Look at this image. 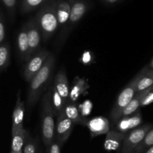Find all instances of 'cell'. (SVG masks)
Wrapping results in <instances>:
<instances>
[{"instance_id":"6da1fadb","label":"cell","mask_w":153,"mask_h":153,"mask_svg":"<svg viewBox=\"0 0 153 153\" xmlns=\"http://www.w3.org/2000/svg\"><path fill=\"white\" fill-rule=\"evenodd\" d=\"M55 66V58L53 54L50 53L44 64L35 76L28 82V90L27 94V108L28 111H31L37 104L40 97L49 85L54 69Z\"/></svg>"},{"instance_id":"7a4b0ae2","label":"cell","mask_w":153,"mask_h":153,"mask_svg":"<svg viewBox=\"0 0 153 153\" xmlns=\"http://www.w3.org/2000/svg\"><path fill=\"white\" fill-rule=\"evenodd\" d=\"M56 1L57 0H48L38 9L34 16L44 42L48 41L59 28L56 13Z\"/></svg>"},{"instance_id":"3957f363","label":"cell","mask_w":153,"mask_h":153,"mask_svg":"<svg viewBox=\"0 0 153 153\" xmlns=\"http://www.w3.org/2000/svg\"><path fill=\"white\" fill-rule=\"evenodd\" d=\"M51 85L46 94L42 99L41 109V135L43 142L46 148L55 139V109L51 99Z\"/></svg>"},{"instance_id":"277c9868","label":"cell","mask_w":153,"mask_h":153,"mask_svg":"<svg viewBox=\"0 0 153 153\" xmlns=\"http://www.w3.org/2000/svg\"><path fill=\"white\" fill-rule=\"evenodd\" d=\"M149 69V67L148 66H146L143 70H140V73L136 75L135 77L127 85V86L120 94L119 97L117 99L116 102L114 105L110 113V118L111 119L113 124L121 117L123 110L129 103L134 94H136V86H137V82L141 78V76L144 74L145 72Z\"/></svg>"},{"instance_id":"5b68a950","label":"cell","mask_w":153,"mask_h":153,"mask_svg":"<svg viewBox=\"0 0 153 153\" xmlns=\"http://www.w3.org/2000/svg\"><path fill=\"white\" fill-rule=\"evenodd\" d=\"M68 1L70 6V16L65 31L60 39L61 44H63L67 40L72 30L83 18L88 10V3L84 0H68Z\"/></svg>"},{"instance_id":"8992f818","label":"cell","mask_w":153,"mask_h":153,"mask_svg":"<svg viewBox=\"0 0 153 153\" xmlns=\"http://www.w3.org/2000/svg\"><path fill=\"white\" fill-rule=\"evenodd\" d=\"M152 125L150 123L138 126L126 133V137L121 145V153H131L138 146L144 138L146 133L151 129Z\"/></svg>"},{"instance_id":"52a82bcc","label":"cell","mask_w":153,"mask_h":153,"mask_svg":"<svg viewBox=\"0 0 153 153\" xmlns=\"http://www.w3.org/2000/svg\"><path fill=\"white\" fill-rule=\"evenodd\" d=\"M50 53L51 52L46 49H40L27 61L24 67L23 78L28 83L41 69Z\"/></svg>"},{"instance_id":"ba28073f","label":"cell","mask_w":153,"mask_h":153,"mask_svg":"<svg viewBox=\"0 0 153 153\" xmlns=\"http://www.w3.org/2000/svg\"><path fill=\"white\" fill-rule=\"evenodd\" d=\"M74 126L75 124L67 117L64 110L57 115L55 128V140H56L61 146L65 143L69 139Z\"/></svg>"},{"instance_id":"9c48e42d","label":"cell","mask_w":153,"mask_h":153,"mask_svg":"<svg viewBox=\"0 0 153 153\" xmlns=\"http://www.w3.org/2000/svg\"><path fill=\"white\" fill-rule=\"evenodd\" d=\"M25 25L29 45L30 55L31 57L40 49V43L43 40L42 34L34 17L31 18Z\"/></svg>"},{"instance_id":"30bf717a","label":"cell","mask_w":153,"mask_h":153,"mask_svg":"<svg viewBox=\"0 0 153 153\" xmlns=\"http://www.w3.org/2000/svg\"><path fill=\"white\" fill-rule=\"evenodd\" d=\"M143 119L140 110L136 111L132 114L122 117L113 124L114 129L123 133H127L137 128L141 124Z\"/></svg>"},{"instance_id":"8fae6325","label":"cell","mask_w":153,"mask_h":153,"mask_svg":"<svg viewBox=\"0 0 153 153\" xmlns=\"http://www.w3.org/2000/svg\"><path fill=\"white\" fill-rule=\"evenodd\" d=\"M25 111V102L21 100L20 90H19L18 91L17 97H16V105H15L14 110L13 111V115H12V134L25 129L23 126Z\"/></svg>"},{"instance_id":"7c38bea8","label":"cell","mask_w":153,"mask_h":153,"mask_svg":"<svg viewBox=\"0 0 153 153\" xmlns=\"http://www.w3.org/2000/svg\"><path fill=\"white\" fill-rule=\"evenodd\" d=\"M16 43L19 59L22 62L26 63L31 58V55H30V49L28 37H27L25 25H22V27H21L19 29L17 37H16Z\"/></svg>"},{"instance_id":"4fadbf2b","label":"cell","mask_w":153,"mask_h":153,"mask_svg":"<svg viewBox=\"0 0 153 153\" xmlns=\"http://www.w3.org/2000/svg\"><path fill=\"white\" fill-rule=\"evenodd\" d=\"M53 85L67 104L70 97V86L65 68L62 67L55 76Z\"/></svg>"},{"instance_id":"5bb4252c","label":"cell","mask_w":153,"mask_h":153,"mask_svg":"<svg viewBox=\"0 0 153 153\" xmlns=\"http://www.w3.org/2000/svg\"><path fill=\"white\" fill-rule=\"evenodd\" d=\"M86 126L90 130L92 138L101 134H107L110 130L108 120L103 117H97L90 120L87 123Z\"/></svg>"},{"instance_id":"9a60e30c","label":"cell","mask_w":153,"mask_h":153,"mask_svg":"<svg viewBox=\"0 0 153 153\" xmlns=\"http://www.w3.org/2000/svg\"><path fill=\"white\" fill-rule=\"evenodd\" d=\"M70 6L69 1L67 0H57L56 1V13L58 18L59 28L61 29V37L64 34L67 28L70 16Z\"/></svg>"},{"instance_id":"2e32d148","label":"cell","mask_w":153,"mask_h":153,"mask_svg":"<svg viewBox=\"0 0 153 153\" xmlns=\"http://www.w3.org/2000/svg\"><path fill=\"white\" fill-rule=\"evenodd\" d=\"M126 134V133L120 132L115 129L109 130L106 134V138L105 140V149L108 152L118 150L121 147Z\"/></svg>"},{"instance_id":"e0dca14e","label":"cell","mask_w":153,"mask_h":153,"mask_svg":"<svg viewBox=\"0 0 153 153\" xmlns=\"http://www.w3.org/2000/svg\"><path fill=\"white\" fill-rule=\"evenodd\" d=\"M66 115L67 117L76 125V124H79V125L86 126L88 120L87 118L84 117L80 114L78 109L76 102H72L69 100L65 105L64 108Z\"/></svg>"},{"instance_id":"ac0fdd59","label":"cell","mask_w":153,"mask_h":153,"mask_svg":"<svg viewBox=\"0 0 153 153\" xmlns=\"http://www.w3.org/2000/svg\"><path fill=\"white\" fill-rule=\"evenodd\" d=\"M152 88V86L147 88V89L144 90V91L136 93V94H134V97H133V98L131 99V101L129 102V103H128V104L126 106L125 108L123 110L121 117H126L134 113L136 111L138 110L139 108L140 107V102H141L143 97H144Z\"/></svg>"},{"instance_id":"d6986e66","label":"cell","mask_w":153,"mask_h":153,"mask_svg":"<svg viewBox=\"0 0 153 153\" xmlns=\"http://www.w3.org/2000/svg\"><path fill=\"white\" fill-rule=\"evenodd\" d=\"M10 63V47L8 42L0 44V72L6 70Z\"/></svg>"},{"instance_id":"ffe728a7","label":"cell","mask_w":153,"mask_h":153,"mask_svg":"<svg viewBox=\"0 0 153 153\" xmlns=\"http://www.w3.org/2000/svg\"><path fill=\"white\" fill-rule=\"evenodd\" d=\"M48 0H21L20 10L21 14L30 13L40 8Z\"/></svg>"},{"instance_id":"44dd1931","label":"cell","mask_w":153,"mask_h":153,"mask_svg":"<svg viewBox=\"0 0 153 153\" xmlns=\"http://www.w3.org/2000/svg\"><path fill=\"white\" fill-rule=\"evenodd\" d=\"M27 131V130L24 129L12 134L11 152H19L22 150Z\"/></svg>"},{"instance_id":"7402d4cb","label":"cell","mask_w":153,"mask_h":153,"mask_svg":"<svg viewBox=\"0 0 153 153\" xmlns=\"http://www.w3.org/2000/svg\"><path fill=\"white\" fill-rule=\"evenodd\" d=\"M153 85V69L147 70L137 83L136 93L143 91Z\"/></svg>"},{"instance_id":"603a6c76","label":"cell","mask_w":153,"mask_h":153,"mask_svg":"<svg viewBox=\"0 0 153 153\" xmlns=\"http://www.w3.org/2000/svg\"><path fill=\"white\" fill-rule=\"evenodd\" d=\"M51 99H52V105H53L54 109H55V114L57 115L59 113H61L62 111L64 110L65 108L66 103L61 97L57 90L55 89L54 87L53 84H51Z\"/></svg>"},{"instance_id":"cb8c5ba5","label":"cell","mask_w":153,"mask_h":153,"mask_svg":"<svg viewBox=\"0 0 153 153\" xmlns=\"http://www.w3.org/2000/svg\"><path fill=\"white\" fill-rule=\"evenodd\" d=\"M88 85L83 79H77V82L75 83L72 91L70 92V97L69 100L76 102L77 101L78 98L80 97L82 94H83L84 91L88 88Z\"/></svg>"},{"instance_id":"d4e9b609","label":"cell","mask_w":153,"mask_h":153,"mask_svg":"<svg viewBox=\"0 0 153 153\" xmlns=\"http://www.w3.org/2000/svg\"><path fill=\"white\" fill-rule=\"evenodd\" d=\"M153 145V128L146 133L144 138L131 153H143Z\"/></svg>"},{"instance_id":"484cf974","label":"cell","mask_w":153,"mask_h":153,"mask_svg":"<svg viewBox=\"0 0 153 153\" xmlns=\"http://www.w3.org/2000/svg\"><path fill=\"white\" fill-rule=\"evenodd\" d=\"M37 141L27 131L25 143L22 148V153H37Z\"/></svg>"},{"instance_id":"4316f807","label":"cell","mask_w":153,"mask_h":153,"mask_svg":"<svg viewBox=\"0 0 153 153\" xmlns=\"http://www.w3.org/2000/svg\"><path fill=\"white\" fill-rule=\"evenodd\" d=\"M0 1L5 7L10 22H13L15 19V15H16L17 0H0Z\"/></svg>"},{"instance_id":"83f0119b","label":"cell","mask_w":153,"mask_h":153,"mask_svg":"<svg viewBox=\"0 0 153 153\" xmlns=\"http://www.w3.org/2000/svg\"><path fill=\"white\" fill-rule=\"evenodd\" d=\"M6 36L5 28V19H4V13L1 9H0V44L4 42Z\"/></svg>"},{"instance_id":"f1b7e54d","label":"cell","mask_w":153,"mask_h":153,"mask_svg":"<svg viewBox=\"0 0 153 153\" xmlns=\"http://www.w3.org/2000/svg\"><path fill=\"white\" fill-rule=\"evenodd\" d=\"M153 102V86L152 88L143 97L141 102H140V107H144L150 105Z\"/></svg>"},{"instance_id":"f546056e","label":"cell","mask_w":153,"mask_h":153,"mask_svg":"<svg viewBox=\"0 0 153 153\" xmlns=\"http://www.w3.org/2000/svg\"><path fill=\"white\" fill-rule=\"evenodd\" d=\"M61 146L60 143L54 139L53 141L46 148V149L48 153H61Z\"/></svg>"},{"instance_id":"4dcf8cb0","label":"cell","mask_w":153,"mask_h":153,"mask_svg":"<svg viewBox=\"0 0 153 153\" xmlns=\"http://www.w3.org/2000/svg\"><path fill=\"white\" fill-rule=\"evenodd\" d=\"M144 153H153V145L152 146H150L149 149H146V150L144 152Z\"/></svg>"},{"instance_id":"1f68e13d","label":"cell","mask_w":153,"mask_h":153,"mask_svg":"<svg viewBox=\"0 0 153 153\" xmlns=\"http://www.w3.org/2000/svg\"><path fill=\"white\" fill-rule=\"evenodd\" d=\"M105 1H106L108 3H114L116 2L117 1H118V0H105Z\"/></svg>"},{"instance_id":"d6a6232c","label":"cell","mask_w":153,"mask_h":153,"mask_svg":"<svg viewBox=\"0 0 153 153\" xmlns=\"http://www.w3.org/2000/svg\"><path fill=\"white\" fill-rule=\"evenodd\" d=\"M149 67H150L151 69H153V59L152 60V61H151V63L149 64V65L148 66Z\"/></svg>"},{"instance_id":"836d02e7","label":"cell","mask_w":153,"mask_h":153,"mask_svg":"<svg viewBox=\"0 0 153 153\" xmlns=\"http://www.w3.org/2000/svg\"><path fill=\"white\" fill-rule=\"evenodd\" d=\"M10 153H22V150L19 151V152H10Z\"/></svg>"},{"instance_id":"e575fe53","label":"cell","mask_w":153,"mask_h":153,"mask_svg":"<svg viewBox=\"0 0 153 153\" xmlns=\"http://www.w3.org/2000/svg\"><path fill=\"white\" fill-rule=\"evenodd\" d=\"M46 153H48V152H47V149H46Z\"/></svg>"},{"instance_id":"d590c367","label":"cell","mask_w":153,"mask_h":153,"mask_svg":"<svg viewBox=\"0 0 153 153\" xmlns=\"http://www.w3.org/2000/svg\"><path fill=\"white\" fill-rule=\"evenodd\" d=\"M152 86H153V85H152Z\"/></svg>"},{"instance_id":"8d00e7d4","label":"cell","mask_w":153,"mask_h":153,"mask_svg":"<svg viewBox=\"0 0 153 153\" xmlns=\"http://www.w3.org/2000/svg\"><path fill=\"white\" fill-rule=\"evenodd\" d=\"M41 153H42V152H41Z\"/></svg>"}]
</instances>
